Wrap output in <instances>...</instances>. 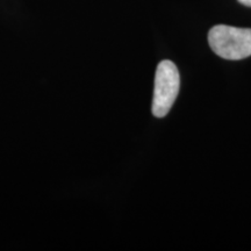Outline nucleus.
<instances>
[{"mask_svg": "<svg viewBox=\"0 0 251 251\" xmlns=\"http://www.w3.org/2000/svg\"><path fill=\"white\" fill-rule=\"evenodd\" d=\"M208 43L213 51L225 59L247 58L251 56V29L218 25L209 30Z\"/></svg>", "mask_w": 251, "mask_h": 251, "instance_id": "nucleus-1", "label": "nucleus"}, {"mask_svg": "<svg viewBox=\"0 0 251 251\" xmlns=\"http://www.w3.org/2000/svg\"><path fill=\"white\" fill-rule=\"evenodd\" d=\"M180 87V77L174 62L165 59L158 64L155 75L152 114L156 118H164L176 101Z\"/></svg>", "mask_w": 251, "mask_h": 251, "instance_id": "nucleus-2", "label": "nucleus"}, {"mask_svg": "<svg viewBox=\"0 0 251 251\" xmlns=\"http://www.w3.org/2000/svg\"><path fill=\"white\" fill-rule=\"evenodd\" d=\"M238 2L244 6H248V7H251V0H238Z\"/></svg>", "mask_w": 251, "mask_h": 251, "instance_id": "nucleus-3", "label": "nucleus"}]
</instances>
